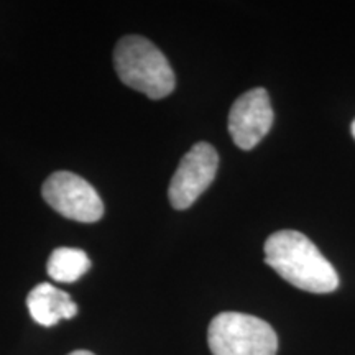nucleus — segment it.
<instances>
[{
    "mask_svg": "<svg viewBox=\"0 0 355 355\" xmlns=\"http://www.w3.org/2000/svg\"><path fill=\"white\" fill-rule=\"evenodd\" d=\"M42 194L48 206L68 219L91 224L104 216V202L97 191L74 173H53L43 183Z\"/></svg>",
    "mask_w": 355,
    "mask_h": 355,
    "instance_id": "20e7f679",
    "label": "nucleus"
},
{
    "mask_svg": "<svg viewBox=\"0 0 355 355\" xmlns=\"http://www.w3.org/2000/svg\"><path fill=\"white\" fill-rule=\"evenodd\" d=\"M114 66L121 81L150 99H163L175 91L176 79L166 56L139 35H128L114 50Z\"/></svg>",
    "mask_w": 355,
    "mask_h": 355,
    "instance_id": "f03ea898",
    "label": "nucleus"
},
{
    "mask_svg": "<svg viewBox=\"0 0 355 355\" xmlns=\"http://www.w3.org/2000/svg\"><path fill=\"white\" fill-rule=\"evenodd\" d=\"M272 125V102L263 87L252 89L234 102L229 114V132L239 148H255Z\"/></svg>",
    "mask_w": 355,
    "mask_h": 355,
    "instance_id": "423d86ee",
    "label": "nucleus"
},
{
    "mask_svg": "<svg viewBox=\"0 0 355 355\" xmlns=\"http://www.w3.org/2000/svg\"><path fill=\"white\" fill-rule=\"evenodd\" d=\"M68 355H94V354L89 352V350H74V352H71Z\"/></svg>",
    "mask_w": 355,
    "mask_h": 355,
    "instance_id": "1a4fd4ad",
    "label": "nucleus"
},
{
    "mask_svg": "<svg viewBox=\"0 0 355 355\" xmlns=\"http://www.w3.org/2000/svg\"><path fill=\"white\" fill-rule=\"evenodd\" d=\"M212 355H277L278 337L263 319L243 313H220L207 329Z\"/></svg>",
    "mask_w": 355,
    "mask_h": 355,
    "instance_id": "7ed1b4c3",
    "label": "nucleus"
},
{
    "mask_svg": "<svg viewBox=\"0 0 355 355\" xmlns=\"http://www.w3.org/2000/svg\"><path fill=\"white\" fill-rule=\"evenodd\" d=\"M30 316L40 326H56L63 319H71L78 314V304L68 293L53 286L51 283H40L30 291L26 298Z\"/></svg>",
    "mask_w": 355,
    "mask_h": 355,
    "instance_id": "0eeeda50",
    "label": "nucleus"
},
{
    "mask_svg": "<svg viewBox=\"0 0 355 355\" xmlns=\"http://www.w3.org/2000/svg\"><path fill=\"white\" fill-rule=\"evenodd\" d=\"M219 168V155L206 141H199L181 158L180 166L171 178L168 198L171 206L184 211L198 201V198L209 188Z\"/></svg>",
    "mask_w": 355,
    "mask_h": 355,
    "instance_id": "39448f33",
    "label": "nucleus"
},
{
    "mask_svg": "<svg viewBox=\"0 0 355 355\" xmlns=\"http://www.w3.org/2000/svg\"><path fill=\"white\" fill-rule=\"evenodd\" d=\"M352 135H354V139H355V121L352 122Z\"/></svg>",
    "mask_w": 355,
    "mask_h": 355,
    "instance_id": "9d476101",
    "label": "nucleus"
},
{
    "mask_svg": "<svg viewBox=\"0 0 355 355\" xmlns=\"http://www.w3.org/2000/svg\"><path fill=\"white\" fill-rule=\"evenodd\" d=\"M265 261L293 286L326 295L339 286L331 261L298 230H278L265 242Z\"/></svg>",
    "mask_w": 355,
    "mask_h": 355,
    "instance_id": "f257e3e1",
    "label": "nucleus"
},
{
    "mask_svg": "<svg viewBox=\"0 0 355 355\" xmlns=\"http://www.w3.org/2000/svg\"><path fill=\"white\" fill-rule=\"evenodd\" d=\"M91 268V260L81 248L60 247L48 259V275L58 283H74Z\"/></svg>",
    "mask_w": 355,
    "mask_h": 355,
    "instance_id": "6e6552de",
    "label": "nucleus"
}]
</instances>
